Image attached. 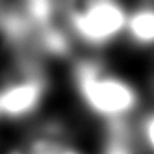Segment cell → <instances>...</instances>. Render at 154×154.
Instances as JSON below:
<instances>
[{
	"mask_svg": "<svg viewBox=\"0 0 154 154\" xmlns=\"http://www.w3.org/2000/svg\"><path fill=\"white\" fill-rule=\"evenodd\" d=\"M75 85L85 107L107 123L126 121L140 104L139 90L126 78L109 73L97 64H78Z\"/></svg>",
	"mask_w": 154,
	"mask_h": 154,
	"instance_id": "6da1fadb",
	"label": "cell"
},
{
	"mask_svg": "<svg viewBox=\"0 0 154 154\" xmlns=\"http://www.w3.org/2000/svg\"><path fill=\"white\" fill-rule=\"evenodd\" d=\"M73 35L88 45H106L125 33L128 11L118 0H69Z\"/></svg>",
	"mask_w": 154,
	"mask_h": 154,
	"instance_id": "7a4b0ae2",
	"label": "cell"
},
{
	"mask_svg": "<svg viewBox=\"0 0 154 154\" xmlns=\"http://www.w3.org/2000/svg\"><path fill=\"white\" fill-rule=\"evenodd\" d=\"M45 97V83L38 76H23L0 90V116L21 119L35 112Z\"/></svg>",
	"mask_w": 154,
	"mask_h": 154,
	"instance_id": "3957f363",
	"label": "cell"
},
{
	"mask_svg": "<svg viewBox=\"0 0 154 154\" xmlns=\"http://www.w3.org/2000/svg\"><path fill=\"white\" fill-rule=\"evenodd\" d=\"M126 36L137 45L152 47L154 45V5H140L128 11L126 19Z\"/></svg>",
	"mask_w": 154,
	"mask_h": 154,
	"instance_id": "277c9868",
	"label": "cell"
},
{
	"mask_svg": "<svg viewBox=\"0 0 154 154\" xmlns=\"http://www.w3.org/2000/svg\"><path fill=\"white\" fill-rule=\"evenodd\" d=\"M137 140L144 151H147L149 154H154V109L142 118L139 130H137Z\"/></svg>",
	"mask_w": 154,
	"mask_h": 154,
	"instance_id": "5b68a950",
	"label": "cell"
}]
</instances>
